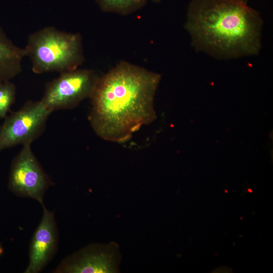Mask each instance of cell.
<instances>
[{"instance_id":"obj_1","label":"cell","mask_w":273,"mask_h":273,"mask_svg":"<svg viewBox=\"0 0 273 273\" xmlns=\"http://www.w3.org/2000/svg\"><path fill=\"white\" fill-rule=\"evenodd\" d=\"M160 74L121 61L100 77L90 98L89 120L102 139L124 143L143 125L152 123Z\"/></svg>"},{"instance_id":"obj_8","label":"cell","mask_w":273,"mask_h":273,"mask_svg":"<svg viewBox=\"0 0 273 273\" xmlns=\"http://www.w3.org/2000/svg\"><path fill=\"white\" fill-rule=\"evenodd\" d=\"M43 208L41 219L29 247V261L25 273L41 272L55 256L58 248L59 234L54 211Z\"/></svg>"},{"instance_id":"obj_5","label":"cell","mask_w":273,"mask_h":273,"mask_svg":"<svg viewBox=\"0 0 273 273\" xmlns=\"http://www.w3.org/2000/svg\"><path fill=\"white\" fill-rule=\"evenodd\" d=\"M52 112L40 100H29L18 111L6 116L0 126V151L19 145H31L43 132Z\"/></svg>"},{"instance_id":"obj_3","label":"cell","mask_w":273,"mask_h":273,"mask_svg":"<svg viewBox=\"0 0 273 273\" xmlns=\"http://www.w3.org/2000/svg\"><path fill=\"white\" fill-rule=\"evenodd\" d=\"M24 49L36 74L73 70L84 60L81 35L54 26H46L30 34Z\"/></svg>"},{"instance_id":"obj_10","label":"cell","mask_w":273,"mask_h":273,"mask_svg":"<svg viewBox=\"0 0 273 273\" xmlns=\"http://www.w3.org/2000/svg\"><path fill=\"white\" fill-rule=\"evenodd\" d=\"M104 12L127 15L142 8L148 0H95Z\"/></svg>"},{"instance_id":"obj_4","label":"cell","mask_w":273,"mask_h":273,"mask_svg":"<svg viewBox=\"0 0 273 273\" xmlns=\"http://www.w3.org/2000/svg\"><path fill=\"white\" fill-rule=\"evenodd\" d=\"M99 77L95 71L87 69L60 73L46 84L40 101L52 112L74 108L90 98Z\"/></svg>"},{"instance_id":"obj_12","label":"cell","mask_w":273,"mask_h":273,"mask_svg":"<svg viewBox=\"0 0 273 273\" xmlns=\"http://www.w3.org/2000/svg\"><path fill=\"white\" fill-rule=\"evenodd\" d=\"M3 253V249L1 245L0 244V257L2 256Z\"/></svg>"},{"instance_id":"obj_6","label":"cell","mask_w":273,"mask_h":273,"mask_svg":"<svg viewBox=\"0 0 273 273\" xmlns=\"http://www.w3.org/2000/svg\"><path fill=\"white\" fill-rule=\"evenodd\" d=\"M53 182L33 154L31 145L22 146L11 166L8 187L18 196L32 199L44 206L43 198Z\"/></svg>"},{"instance_id":"obj_9","label":"cell","mask_w":273,"mask_h":273,"mask_svg":"<svg viewBox=\"0 0 273 273\" xmlns=\"http://www.w3.org/2000/svg\"><path fill=\"white\" fill-rule=\"evenodd\" d=\"M24 48L13 43L0 25V82L11 80L22 70Z\"/></svg>"},{"instance_id":"obj_7","label":"cell","mask_w":273,"mask_h":273,"mask_svg":"<svg viewBox=\"0 0 273 273\" xmlns=\"http://www.w3.org/2000/svg\"><path fill=\"white\" fill-rule=\"evenodd\" d=\"M121 254L118 244L92 243L64 258L55 273H118Z\"/></svg>"},{"instance_id":"obj_2","label":"cell","mask_w":273,"mask_h":273,"mask_svg":"<svg viewBox=\"0 0 273 273\" xmlns=\"http://www.w3.org/2000/svg\"><path fill=\"white\" fill-rule=\"evenodd\" d=\"M263 24L244 0H191L185 28L196 50L227 60L259 53Z\"/></svg>"},{"instance_id":"obj_13","label":"cell","mask_w":273,"mask_h":273,"mask_svg":"<svg viewBox=\"0 0 273 273\" xmlns=\"http://www.w3.org/2000/svg\"><path fill=\"white\" fill-rule=\"evenodd\" d=\"M152 1H153L154 2H159L161 1V0H152Z\"/></svg>"},{"instance_id":"obj_11","label":"cell","mask_w":273,"mask_h":273,"mask_svg":"<svg viewBox=\"0 0 273 273\" xmlns=\"http://www.w3.org/2000/svg\"><path fill=\"white\" fill-rule=\"evenodd\" d=\"M16 96V87L11 80L0 82V119L6 117Z\"/></svg>"}]
</instances>
